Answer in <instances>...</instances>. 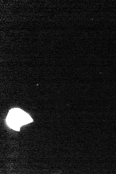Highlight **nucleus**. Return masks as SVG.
<instances>
[{
    "instance_id": "f257e3e1",
    "label": "nucleus",
    "mask_w": 116,
    "mask_h": 174,
    "mask_svg": "<svg viewBox=\"0 0 116 174\" xmlns=\"http://www.w3.org/2000/svg\"><path fill=\"white\" fill-rule=\"evenodd\" d=\"M32 121L33 120L28 114L18 108L10 110L7 118L9 126L16 131H19L22 126Z\"/></svg>"
}]
</instances>
